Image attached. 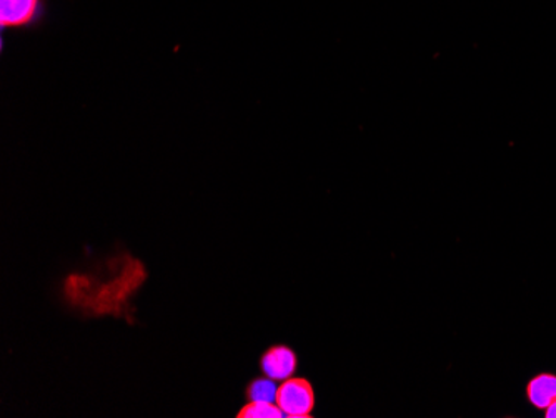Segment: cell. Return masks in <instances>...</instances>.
Listing matches in <instances>:
<instances>
[{
  "instance_id": "6da1fadb",
  "label": "cell",
  "mask_w": 556,
  "mask_h": 418,
  "mask_svg": "<svg viewBox=\"0 0 556 418\" xmlns=\"http://www.w3.org/2000/svg\"><path fill=\"white\" fill-rule=\"evenodd\" d=\"M283 415L289 418H308L315 408V392L312 383L302 377H290L278 385L277 401Z\"/></svg>"
},
{
  "instance_id": "277c9868",
  "label": "cell",
  "mask_w": 556,
  "mask_h": 418,
  "mask_svg": "<svg viewBox=\"0 0 556 418\" xmlns=\"http://www.w3.org/2000/svg\"><path fill=\"white\" fill-rule=\"evenodd\" d=\"M527 398L533 407L545 411L556 401L555 373H539L527 385Z\"/></svg>"
},
{
  "instance_id": "7a4b0ae2",
  "label": "cell",
  "mask_w": 556,
  "mask_h": 418,
  "mask_svg": "<svg viewBox=\"0 0 556 418\" xmlns=\"http://www.w3.org/2000/svg\"><path fill=\"white\" fill-rule=\"evenodd\" d=\"M43 0H0V29H25L39 21Z\"/></svg>"
},
{
  "instance_id": "5b68a950",
  "label": "cell",
  "mask_w": 556,
  "mask_h": 418,
  "mask_svg": "<svg viewBox=\"0 0 556 418\" xmlns=\"http://www.w3.org/2000/svg\"><path fill=\"white\" fill-rule=\"evenodd\" d=\"M278 385L267 376L252 380L247 387V401L249 402H275L277 401Z\"/></svg>"
},
{
  "instance_id": "52a82bcc",
  "label": "cell",
  "mask_w": 556,
  "mask_h": 418,
  "mask_svg": "<svg viewBox=\"0 0 556 418\" xmlns=\"http://www.w3.org/2000/svg\"><path fill=\"white\" fill-rule=\"evenodd\" d=\"M545 418H556V401L545 408Z\"/></svg>"
},
{
  "instance_id": "3957f363",
  "label": "cell",
  "mask_w": 556,
  "mask_h": 418,
  "mask_svg": "<svg viewBox=\"0 0 556 418\" xmlns=\"http://www.w3.org/2000/svg\"><path fill=\"white\" fill-rule=\"evenodd\" d=\"M261 370L275 382L293 377L296 370V354L287 345H274L261 357Z\"/></svg>"
},
{
  "instance_id": "8992f818",
  "label": "cell",
  "mask_w": 556,
  "mask_h": 418,
  "mask_svg": "<svg viewBox=\"0 0 556 418\" xmlns=\"http://www.w3.org/2000/svg\"><path fill=\"white\" fill-rule=\"evenodd\" d=\"M286 417L275 402H249L240 408L237 418H282Z\"/></svg>"
}]
</instances>
